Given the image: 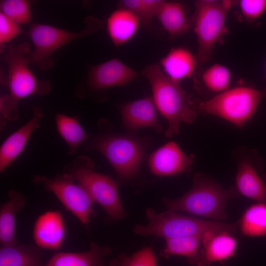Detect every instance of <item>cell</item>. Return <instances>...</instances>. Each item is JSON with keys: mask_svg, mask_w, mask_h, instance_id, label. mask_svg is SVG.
I'll use <instances>...</instances> for the list:
<instances>
[{"mask_svg": "<svg viewBox=\"0 0 266 266\" xmlns=\"http://www.w3.org/2000/svg\"><path fill=\"white\" fill-rule=\"evenodd\" d=\"M30 48L28 42L10 45L2 56L8 66L5 82L9 93L0 97V111L2 116L10 121L17 119V106L21 100L34 94L46 95L50 91V82L37 79L29 68L26 56Z\"/></svg>", "mask_w": 266, "mask_h": 266, "instance_id": "obj_1", "label": "cell"}, {"mask_svg": "<svg viewBox=\"0 0 266 266\" xmlns=\"http://www.w3.org/2000/svg\"><path fill=\"white\" fill-rule=\"evenodd\" d=\"M193 183L191 190L181 198L176 200L165 198V206L168 210L184 212L214 221L226 220L228 200L239 196L235 186L225 189L212 177L203 172L194 175Z\"/></svg>", "mask_w": 266, "mask_h": 266, "instance_id": "obj_2", "label": "cell"}, {"mask_svg": "<svg viewBox=\"0 0 266 266\" xmlns=\"http://www.w3.org/2000/svg\"><path fill=\"white\" fill-rule=\"evenodd\" d=\"M141 73L150 84L158 110L168 121L166 137L177 135L182 122L190 124L195 121L197 112L189 106L186 92L163 72L160 65L147 66Z\"/></svg>", "mask_w": 266, "mask_h": 266, "instance_id": "obj_3", "label": "cell"}, {"mask_svg": "<svg viewBox=\"0 0 266 266\" xmlns=\"http://www.w3.org/2000/svg\"><path fill=\"white\" fill-rule=\"evenodd\" d=\"M146 215L148 220L147 225H136L133 229L134 233L142 236L153 235L166 239L202 235L210 231H225L233 234L238 229L237 222L227 223L204 220L170 210L158 214L153 209L148 208Z\"/></svg>", "mask_w": 266, "mask_h": 266, "instance_id": "obj_4", "label": "cell"}, {"mask_svg": "<svg viewBox=\"0 0 266 266\" xmlns=\"http://www.w3.org/2000/svg\"><path fill=\"white\" fill-rule=\"evenodd\" d=\"M84 23L85 28L77 32L47 24L32 23L26 33L34 46V50L26 56L29 63L41 70L50 69L55 64L51 57L53 53L67 43L99 30L103 23L99 18L88 16L84 19Z\"/></svg>", "mask_w": 266, "mask_h": 266, "instance_id": "obj_5", "label": "cell"}, {"mask_svg": "<svg viewBox=\"0 0 266 266\" xmlns=\"http://www.w3.org/2000/svg\"><path fill=\"white\" fill-rule=\"evenodd\" d=\"M94 164L87 156L76 157L66 165L64 171L83 186L113 220L122 219L125 212L121 202L116 182L109 175L94 170Z\"/></svg>", "mask_w": 266, "mask_h": 266, "instance_id": "obj_6", "label": "cell"}, {"mask_svg": "<svg viewBox=\"0 0 266 266\" xmlns=\"http://www.w3.org/2000/svg\"><path fill=\"white\" fill-rule=\"evenodd\" d=\"M238 2L231 0H198L195 2L193 22L197 37L196 58L199 64H204L210 60L216 43L227 32L226 21L229 12Z\"/></svg>", "mask_w": 266, "mask_h": 266, "instance_id": "obj_7", "label": "cell"}, {"mask_svg": "<svg viewBox=\"0 0 266 266\" xmlns=\"http://www.w3.org/2000/svg\"><path fill=\"white\" fill-rule=\"evenodd\" d=\"M266 94V91L251 86L235 87L200 102L197 110L222 118L240 128L253 117Z\"/></svg>", "mask_w": 266, "mask_h": 266, "instance_id": "obj_8", "label": "cell"}, {"mask_svg": "<svg viewBox=\"0 0 266 266\" xmlns=\"http://www.w3.org/2000/svg\"><path fill=\"white\" fill-rule=\"evenodd\" d=\"M86 149L100 152L117 175L124 179L136 174L144 154L142 145L136 139L108 133L99 134L90 139Z\"/></svg>", "mask_w": 266, "mask_h": 266, "instance_id": "obj_9", "label": "cell"}, {"mask_svg": "<svg viewBox=\"0 0 266 266\" xmlns=\"http://www.w3.org/2000/svg\"><path fill=\"white\" fill-rule=\"evenodd\" d=\"M33 182L42 185L46 191L52 193L67 211L88 227L95 214L93 209L95 201L85 188L71 175L65 172L49 178L36 175Z\"/></svg>", "mask_w": 266, "mask_h": 266, "instance_id": "obj_10", "label": "cell"}, {"mask_svg": "<svg viewBox=\"0 0 266 266\" xmlns=\"http://www.w3.org/2000/svg\"><path fill=\"white\" fill-rule=\"evenodd\" d=\"M233 155L237 164L235 187L239 195L266 203V181L260 174L263 162L257 151L240 146Z\"/></svg>", "mask_w": 266, "mask_h": 266, "instance_id": "obj_11", "label": "cell"}, {"mask_svg": "<svg viewBox=\"0 0 266 266\" xmlns=\"http://www.w3.org/2000/svg\"><path fill=\"white\" fill-rule=\"evenodd\" d=\"M138 72L117 58L89 67L87 78L75 88L82 98L91 93H101L109 88L125 85L138 76Z\"/></svg>", "mask_w": 266, "mask_h": 266, "instance_id": "obj_12", "label": "cell"}, {"mask_svg": "<svg viewBox=\"0 0 266 266\" xmlns=\"http://www.w3.org/2000/svg\"><path fill=\"white\" fill-rule=\"evenodd\" d=\"M194 161L193 155H187L176 143L170 141L150 155L148 165L153 174L165 176L189 172Z\"/></svg>", "mask_w": 266, "mask_h": 266, "instance_id": "obj_13", "label": "cell"}, {"mask_svg": "<svg viewBox=\"0 0 266 266\" xmlns=\"http://www.w3.org/2000/svg\"><path fill=\"white\" fill-rule=\"evenodd\" d=\"M33 233L34 242L40 248L59 249L64 242L66 234L61 212L48 211L40 215L34 223Z\"/></svg>", "mask_w": 266, "mask_h": 266, "instance_id": "obj_14", "label": "cell"}, {"mask_svg": "<svg viewBox=\"0 0 266 266\" xmlns=\"http://www.w3.org/2000/svg\"><path fill=\"white\" fill-rule=\"evenodd\" d=\"M201 244L197 266L228 260L234 255L237 242L233 234L228 232L210 231L202 235Z\"/></svg>", "mask_w": 266, "mask_h": 266, "instance_id": "obj_15", "label": "cell"}, {"mask_svg": "<svg viewBox=\"0 0 266 266\" xmlns=\"http://www.w3.org/2000/svg\"><path fill=\"white\" fill-rule=\"evenodd\" d=\"M43 112L39 106L32 108V116L28 122L11 134L0 147V171H3L24 150L33 132L39 128Z\"/></svg>", "mask_w": 266, "mask_h": 266, "instance_id": "obj_16", "label": "cell"}, {"mask_svg": "<svg viewBox=\"0 0 266 266\" xmlns=\"http://www.w3.org/2000/svg\"><path fill=\"white\" fill-rule=\"evenodd\" d=\"M157 110L152 97L128 102L121 108L123 125L129 130L150 127L160 132L162 128L158 121Z\"/></svg>", "mask_w": 266, "mask_h": 266, "instance_id": "obj_17", "label": "cell"}, {"mask_svg": "<svg viewBox=\"0 0 266 266\" xmlns=\"http://www.w3.org/2000/svg\"><path fill=\"white\" fill-rule=\"evenodd\" d=\"M140 24V19L136 15L125 9L118 8L107 19L108 36L116 47L120 46L135 36Z\"/></svg>", "mask_w": 266, "mask_h": 266, "instance_id": "obj_18", "label": "cell"}, {"mask_svg": "<svg viewBox=\"0 0 266 266\" xmlns=\"http://www.w3.org/2000/svg\"><path fill=\"white\" fill-rule=\"evenodd\" d=\"M198 63L197 58L187 49L172 48L160 61L163 72L172 80L180 83L191 76Z\"/></svg>", "mask_w": 266, "mask_h": 266, "instance_id": "obj_19", "label": "cell"}, {"mask_svg": "<svg viewBox=\"0 0 266 266\" xmlns=\"http://www.w3.org/2000/svg\"><path fill=\"white\" fill-rule=\"evenodd\" d=\"M25 198L21 193L11 190L7 200L0 208V243L2 246L18 243L15 235L16 213L24 207Z\"/></svg>", "mask_w": 266, "mask_h": 266, "instance_id": "obj_20", "label": "cell"}, {"mask_svg": "<svg viewBox=\"0 0 266 266\" xmlns=\"http://www.w3.org/2000/svg\"><path fill=\"white\" fill-rule=\"evenodd\" d=\"M111 253L109 248L100 247L91 242L89 250L57 253L49 260L45 266H105L103 259Z\"/></svg>", "mask_w": 266, "mask_h": 266, "instance_id": "obj_21", "label": "cell"}, {"mask_svg": "<svg viewBox=\"0 0 266 266\" xmlns=\"http://www.w3.org/2000/svg\"><path fill=\"white\" fill-rule=\"evenodd\" d=\"M42 249L33 244L17 243L0 248V266H45Z\"/></svg>", "mask_w": 266, "mask_h": 266, "instance_id": "obj_22", "label": "cell"}, {"mask_svg": "<svg viewBox=\"0 0 266 266\" xmlns=\"http://www.w3.org/2000/svg\"><path fill=\"white\" fill-rule=\"evenodd\" d=\"M156 17L172 38L186 33L191 27L183 5L178 2L164 0Z\"/></svg>", "mask_w": 266, "mask_h": 266, "instance_id": "obj_23", "label": "cell"}, {"mask_svg": "<svg viewBox=\"0 0 266 266\" xmlns=\"http://www.w3.org/2000/svg\"><path fill=\"white\" fill-rule=\"evenodd\" d=\"M55 120L58 133L68 146V155H75L80 145L89 138L78 117L57 113Z\"/></svg>", "mask_w": 266, "mask_h": 266, "instance_id": "obj_24", "label": "cell"}, {"mask_svg": "<svg viewBox=\"0 0 266 266\" xmlns=\"http://www.w3.org/2000/svg\"><path fill=\"white\" fill-rule=\"evenodd\" d=\"M202 236L166 239V246L161 252V256L166 258L172 255L184 256L188 259L190 264L196 266Z\"/></svg>", "mask_w": 266, "mask_h": 266, "instance_id": "obj_25", "label": "cell"}, {"mask_svg": "<svg viewBox=\"0 0 266 266\" xmlns=\"http://www.w3.org/2000/svg\"><path fill=\"white\" fill-rule=\"evenodd\" d=\"M237 223L240 233L244 236L266 235V204L260 203L251 205Z\"/></svg>", "mask_w": 266, "mask_h": 266, "instance_id": "obj_26", "label": "cell"}, {"mask_svg": "<svg viewBox=\"0 0 266 266\" xmlns=\"http://www.w3.org/2000/svg\"><path fill=\"white\" fill-rule=\"evenodd\" d=\"M201 78L208 91L219 94L229 89L231 73L225 66L215 64L203 72Z\"/></svg>", "mask_w": 266, "mask_h": 266, "instance_id": "obj_27", "label": "cell"}, {"mask_svg": "<svg viewBox=\"0 0 266 266\" xmlns=\"http://www.w3.org/2000/svg\"><path fill=\"white\" fill-rule=\"evenodd\" d=\"M30 3L27 0H0V12L19 25L28 24L32 20Z\"/></svg>", "mask_w": 266, "mask_h": 266, "instance_id": "obj_28", "label": "cell"}, {"mask_svg": "<svg viewBox=\"0 0 266 266\" xmlns=\"http://www.w3.org/2000/svg\"><path fill=\"white\" fill-rule=\"evenodd\" d=\"M109 266H158L157 257L151 247H145L131 256L120 254Z\"/></svg>", "mask_w": 266, "mask_h": 266, "instance_id": "obj_29", "label": "cell"}, {"mask_svg": "<svg viewBox=\"0 0 266 266\" xmlns=\"http://www.w3.org/2000/svg\"><path fill=\"white\" fill-rule=\"evenodd\" d=\"M238 4L244 18L248 21L258 19L266 10V0H241Z\"/></svg>", "mask_w": 266, "mask_h": 266, "instance_id": "obj_30", "label": "cell"}, {"mask_svg": "<svg viewBox=\"0 0 266 266\" xmlns=\"http://www.w3.org/2000/svg\"><path fill=\"white\" fill-rule=\"evenodd\" d=\"M22 33L19 25L0 12V45L5 43Z\"/></svg>", "mask_w": 266, "mask_h": 266, "instance_id": "obj_31", "label": "cell"}, {"mask_svg": "<svg viewBox=\"0 0 266 266\" xmlns=\"http://www.w3.org/2000/svg\"><path fill=\"white\" fill-rule=\"evenodd\" d=\"M164 1L162 0H142L143 10L142 16L140 19L141 24L146 27H149L153 18L156 17Z\"/></svg>", "mask_w": 266, "mask_h": 266, "instance_id": "obj_32", "label": "cell"}, {"mask_svg": "<svg viewBox=\"0 0 266 266\" xmlns=\"http://www.w3.org/2000/svg\"><path fill=\"white\" fill-rule=\"evenodd\" d=\"M202 266H210V265H203Z\"/></svg>", "mask_w": 266, "mask_h": 266, "instance_id": "obj_33", "label": "cell"}, {"mask_svg": "<svg viewBox=\"0 0 266 266\" xmlns=\"http://www.w3.org/2000/svg\"></svg>", "mask_w": 266, "mask_h": 266, "instance_id": "obj_34", "label": "cell"}]
</instances>
